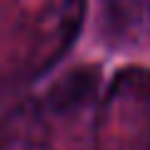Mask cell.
<instances>
[{"label":"cell","mask_w":150,"mask_h":150,"mask_svg":"<svg viewBox=\"0 0 150 150\" xmlns=\"http://www.w3.org/2000/svg\"><path fill=\"white\" fill-rule=\"evenodd\" d=\"M95 88H98V70L78 68L50 88L45 103H48V108L53 112H68L73 108L83 105L85 100H90L95 95Z\"/></svg>","instance_id":"obj_1"}]
</instances>
